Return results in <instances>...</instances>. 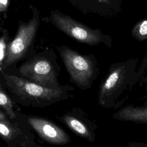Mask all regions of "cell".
<instances>
[{"mask_svg":"<svg viewBox=\"0 0 147 147\" xmlns=\"http://www.w3.org/2000/svg\"><path fill=\"white\" fill-rule=\"evenodd\" d=\"M138 63V59L131 58L110 66L99 87V105L113 110L123 106L133 87L144 75L137 68Z\"/></svg>","mask_w":147,"mask_h":147,"instance_id":"1","label":"cell"},{"mask_svg":"<svg viewBox=\"0 0 147 147\" xmlns=\"http://www.w3.org/2000/svg\"><path fill=\"white\" fill-rule=\"evenodd\" d=\"M3 77L6 86L12 92L22 100L36 103L40 106H47L74 96L72 92L75 88L67 84L53 89L15 75L3 74Z\"/></svg>","mask_w":147,"mask_h":147,"instance_id":"2","label":"cell"},{"mask_svg":"<svg viewBox=\"0 0 147 147\" xmlns=\"http://www.w3.org/2000/svg\"><path fill=\"white\" fill-rule=\"evenodd\" d=\"M56 48L69 74V82L81 90L90 89L100 74L95 56L82 54L67 45Z\"/></svg>","mask_w":147,"mask_h":147,"instance_id":"3","label":"cell"},{"mask_svg":"<svg viewBox=\"0 0 147 147\" xmlns=\"http://www.w3.org/2000/svg\"><path fill=\"white\" fill-rule=\"evenodd\" d=\"M49 20L60 31L78 42L90 46L103 43L111 47L112 39L99 29H92L58 10L51 12Z\"/></svg>","mask_w":147,"mask_h":147,"instance_id":"4","label":"cell"},{"mask_svg":"<svg viewBox=\"0 0 147 147\" xmlns=\"http://www.w3.org/2000/svg\"><path fill=\"white\" fill-rule=\"evenodd\" d=\"M56 57H36L23 64L19 69L22 76L33 83L45 87L57 89L62 87L58 81L60 68Z\"/></svg>","mask_w":147,"mask_h":147,"instance_id":"5","label":"cell"},{"mask_svg":"<svg viewBox=\"0 0 147 147\" xmlns=\"http://www.w3.org/2000/svg\"><path fill=\"white\" fill-rule=\"evenodd\" d=\"M39 14L36 8L33 9V17L28 22L20 24L16 35L8 45L2 65L5 69L20 60L32 45L39 26Z\"/></svg>","mask_w":147,"mask_h":147,"instance_id":"6","label":"cell"},{"mask_svg":"<svg viewBox=\"0 0 147 147\" xmlns=\"http://www.w3.org/2000/svg\"><path fill=\"white\" fill-rule=\"evenodd\" d=\"M57 119L77 136L90 142L95 141L98 126L96 121L90 118L82 109L73 107L69 111L58 116Z\"/></svg>","mask_w":147,"mask_h":147,"instance_id":"7","label":"cell"},{"mask_svg":"<svg viewBox=\"0 0 147 147\" xmlns=\"http://www.w3.org/2000/svg\"><path fill=\"white\" fill-rule=\"evenodd\" d=\"M28 122L45 141L57 145H64L71 142L69 135L53 122L40 117L29 116Z\"/></svg>","mask_w":147,"mask_h":147,"instance_id":"8","label":"cell"},{"mask_svg":"<svg viewBox=\"0 0 147 147\" xmlns=\"http://www.w3.org/2000/svg\"><path fill=\"white\" fill-rule=\"evenodd\" d=\"M114 119L136 123L147 124V99L141 106L127 105L113 114Z\"/></svg>","mask_w":147,"mask_h":147,"instance_id":"9","label":"cell"},{"mask_svg":"<svg viewBox=\"0 0 147 147\" xmlns=\"http://www.w3.org/2000/svg\"><path fill=\"white\" fill-rule=\"evenodd\" d=\"M20 133L19 128L11 122H0V136L7 143L13 141Z\"/></svg>","mask_w":147,"mask_h":147,"instance_id":"10","label":"cell"},{"mask_svg":"<svg viewBox=\"0 0 147 147\" xmlns=\"http://www.w3.org/2000/svg\"><path fill=\"white\" fill-rule=\"evenodd\" d=\"M0 108H1L6 114L10 119H14L16 117L13 102L4 91L0 84Z\"/></svg>","mask_w":147,"mask_h":147,"instance_id":"11","label":"cell"},{"mask_svg":"<svg viewBox=\"0 0 147 147\" xmlns=\"http://www.w3.org/2000/svg\"><path fill=\"white\" fill-rule=\"evenodd\" d=\"M133 37L137 41H142L147 39V19L138 22L131 31Z\"/></svg>","mask_w":147,"mask_h":147,"instance_id":"12","label":"cell"},{"mask_svg":"<svg viewBox=\"0 0 147 147\" xmlns=\"http://www.w3.org/2000/svg\"><path fill=\"white\" fill-rule=\"evenodd\" d=\"M119 147H147V144L142 142H129L126 145H121Z\"/></svg>","mask_w":147,"mask_h":147,"instance_id":"13","label":"cell"},{"mask_svg":"<svg viewBox=\"0 0 147 147\" xmlns=\"http://www.w3.org/2000/svg\"><path fill=\"white\" fill-rule=\"evenodd\" d=\"M0 122H10L6 114L3 111H2L1 109H0Z\"/></svg>","mask_w":147,"mask_h":147,"instance_id":"14","label":"cell"},{"mask_svg":"<svg viewBox=\"0 0 147 147\" xmlns=\"http://www.w3.org/2000/svg\"><path fill=\"white\" fill-rule=\"evenodd\" d=\"M139 84L141 86H144L146 83H147V69L144 74V75L143 76V77L140 79V80L139 81Z\"/></svg>","mask_w":147,"mask_h":147,"instance_id":"15","label":"cell"},{"mask_svg":"<svg viewBox=\"0 0 147 147\" xmlns=\"http://www.w3.org/2000/svg\"><path fill=\"white\" fill-rule=\"evenodd\" d=\"M7 2V0H0V12L5 9Z\"/></svg>","mask_w":147,"mask_h":147,"instance_id":"16","label":"cell"},{"mask_svg":"<svg viewBox=\"0 0 147 147\" xmlns=\"http://www.w3.org/2000/svg\"><path fill=\"white\" fill-rule=\"evenodd\" d=\"M96 1H98L99 2L107 4V5L111 3V0H96Z\"/></svg>","mask_w":147,"mask_h":147,"instance_id":"17","label":"cell"},{"mask_svg":"<svg viewBox=\"0 0 147 147\" xmlns=\"http://www.w3.org/2000/svg\"><path fill=\"white\" fill-rule=\"evenodd\" d=\"M144 86H145V90L147 91V83L144 85Z\"/></svg>","mask_w":147,"mask_h":147,"instance_id":"18","label":"cell"}]
</instances>
